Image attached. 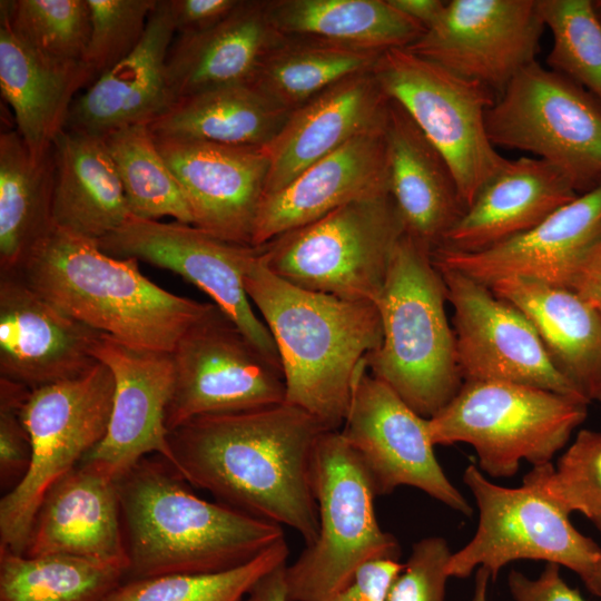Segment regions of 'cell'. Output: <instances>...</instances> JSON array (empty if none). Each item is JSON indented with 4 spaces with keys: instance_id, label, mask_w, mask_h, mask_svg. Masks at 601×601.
Instances as JSON below:
<instances>
[{
    "instance_id": "cell-4",
    "label": "cell",
    "mask_w": 601,
    "mask_h": 601,
    "mask_svg": "<svg viewBox=\"0 0 601 601\" xmlns=\"http://www.w3.org/2000/svg\"><path fill=\"white\" fill-rule=\"evenodd\" d=\"M136 258H118L97 240L56 225L17 269L41 297L90 328L137 348L171 353L211 307L147 278Z\"/></svg>"
},
{
    "instance_id": "cell-29",
    "label": "cell",
    "mask_w": 601,
    "mask_h": 601,
    "mask_svg": "<svg viewBox=\"0 0 601 601\" xmlns=\"http://www.w3.org/2000/svg\"><path fill=\"white\" fill-rule=\"evenodd\" d=\"M92 83L83 62L50 59L27 46L0 13V89L30 151L48 152L66 129L77 92Z\"/></svg>"
},
{
    "instance_id": "cell-36",
    "label": "cell",
    "mask_w": 601,
    "mask_h": 601,
    "mask_svg": "<svg viewBox=\"0 0 601 601\" xmlns=\"http://www.w3.org/2000/svg\"><path fill=\"white\" fill-rule=\"evenodd\" d=\"M126 569L69 555L26 556L0 544V601H104Z\"/></svg>"
},
{
    "instance_id": "cell-1",
    "label": "cell",
    "mask_w": 601,
    "mask_h": 601,
    "mask_svg": "<svg viewBox=\"0 0 601 601\" xmlns=\"http://www.w3.org/2000/svg\"><path fill=\"white\" fill-rule=\"evenodd\" d=\"M328 431L283 402L189 420L168 432L175 471L217 502L295 530L306 545L318 532L314 455Z\"/></svg>"
},
{
    "instance_id": "cell-44",
    "label": "cell",
    "mask_w": 601,
    "mask_h": 601,
    "mask_svg": "<svg viewBox=\"0 0 601 601\" xmlns=\"http://www.w3.org/2000/svg\"><path fill=\"white\" fill-rule=\"evenodd\" d=\"M31 390L0 377V482L6 493L26 476L31 462V442L21 417Z\"/></svg>"
},
{
    "instance_id": "cell-40",
    "label": "cell",
    "mask_w": 601,
    "mask_h": 601,
    "mask_svg": "<svg viewBox=\"0 0 601 601\" xmlns=\"http://www.w3.org/2000/svg\"><path fill=\"white\" fill-rule=\"evenodd\" d=\"M0 13L13 32L40 55L83 62L90 38L87 0H1Z\"/></svg>"
},
{
    "instance_id": "cell-37",
    "label": "cell",
    "mask_w": 601,
    "mask_h": 601,
    "mask_svg": "<svg viewBox=\"0 0 601 601\" xmlns=\"http://www.w3.org/2000/svg\"><path fill=\"white\" fill-rule=\"evenodd\" d=\"M116 166L131 216L171 217L193 225L185 195L157 148L148 125H132L102 137Z\"/></svg>"
},
{
    "instance_id": "cell-53",
    "label": "cell",
    "mask_w": 601,
    "mask_h": 601,
    "mask_svg": "<svg viewBox=\"0 0 601 601\" xmlns=\"http://www.w3.org/2000/svg\"><path fill=\"white\" fill-rule=\"evenodd\" d=\"M592 3L597 16L601 20V0H592Z\"/></svg>"
},
{
    "instance_id": "cell-11",
    "label": "cell",
    "mask_w": 601,
    "mask_h": 601,
    "mask_svg": "<svg viewBox=\"0 0 601 601\" xmlns=\"http://www.w3.org/2000/svg\"><path fill=\"white\" fill-rule=\"evenodd\" d=\"M491 142L558 168L578 195L601 186V105L581 86L542 67H524L486 112Z\"/></svg>"
},
{
    "instance_id": "cell-32",
    "label": "cell",
    "mask_w": 601,
    "mask_h": 601,
    "mask_svg": "<svg viewBox=\"0 0 601 601\" xmlns=\"http://www.w3.org/2000/svg\"><path fill=\"white\" fill-rule=\"evenodd\" d=\"M268 8L284 36L381 53L408 48L425 32L388 0H268Z\"/></svg>"
},
{
    "instance_id": "cell-45",
    "label": "cell",
    "mask_w": 601,
    "mask_h": 601,
    "mask_svg": "<svg viewBox=\"0 0 601 601\" xmlns=\"http://www.w3.org/2000/svg\"><path fill=\"white\" fill-rule=\"evenodd\" d=\"M403 565L390 559L367 562L345 588L323 601H387L388 590Z\"/></svg>"
},
{
    "instance_id": "cell-47",
    "label": "cell",
    "mask_w": 601,
    "mask_h": 601,
    "mask_svg": "<svg viewBox=\"0 0 601 601\" xmlns=\"http://www.w3.org/2000/svg\"><path fill=\"white\" fill-rule=\"evenodd\" d=\"M240 0H169L177 36L206 31L224 20Z\"/></svg>"
},
{
    "instance_id": "cell-14",
    "label": "cell",
    "mask_w": 601,
    "mask_h": 601,
    "mask_svg": "<svg viewBox=\"0 0 601 601\" xmlns=\"http://www.w3.org/2000/svg\"><path fill=\"white\" fill-rule=\"evenodd\" d=\"M98 244L110 256L146 262L197 286L282 368L274 338L255 314L244 285L246 273L264 252V245L230 243L194 225L134 216Z\"/></svg>"
},
{
    "instance_id": "cell-27",
    "label": "cell",
    "mask_w": 601,
    "mask_h": 601,
    "mask_svg": "<svg viewBox=\"0 0 601 601\" xmlns=\"http://www.w3.org/2000/svg\"><path fill=\"white\" fill-rule=\"evenodd\" d=\"M579 195L554 166L536 157L508 160L482 187L436 248L479 252L522 234Z\"/></svg>"
},
{
    "instance_id": "cell-21",
    "label": "cell",
    "mask_w": 601,
    "mask_h": 601,
    "mask_svg": "<svg viewBox=\"0 0 601 601\" xmlns=\"http://www.w3.org/2000/svg\"><path fill=\"white\" fill-rule=\"evenodd\" d=\"M601 235V186L579 195L533 228L479 252L435 248V267L487 286L519 278L568 288L579 263Z\"/></svg>"
},
{
    "instance_id": "cell-25",
    "label": "cell",
    "mask_w": 601,
    "mask_h": 601,
    "mask_svg": "<svg viewBox=\"0 0 601 601\" xmlns=\"http://www.w3.org/2000/svg\"><path fill=\"white\" fill-rule=\"evenodd\" d=\"M23 555H69L127 566L117 481L81 464L60 477L39 505Z\"/></svg>"
},
{
    "instance_id": "cell-7",
    "label": "cell",
    "mask_w": 601,
    "mask_h": 601,
    "mask_svg": "<svg viewBox=\"0 0 601 601\" xmlns=\"http://www.w3.org/2000/svg\"><path fill=\"white\" fill-rule=\"evenodd\" d=\"M588 404L524 384L465 381L427 426L434 445L470 444L482 472L506 477L523 460L550 463L585 420Z\"/></svg>"
},
{
    "instance_id": "cell-13",
    "label": "cell",
    "mask_w": 601,
    "mask_h": 601,
    "mask_svg": "<svg viewBox=\"0 0 601 601\" xmlns=\"http://www.w3.org/2000/svg\"><path fill=\"white\" fill-rule=\"evenodd\" d=\"M175 385L168 432L191 418L285 402L282 368L269 361L214 303L171 352Z\"/></svg>"
},
{
    "instance_id": "cell-18",
    "label": "cell",
    "mask_w": 601,
    "mask_h": 601,
    "mask_svg": "<svg viewBox=\"0 0 601 601\" xmlns=\"http://www.w3.org/2000/svg\"><path fill=\"white\" fill-rule=\"evenodd\" d=\"M93 356L112 373L114 404L105 437L79 464L112 481L149 453L174 466L165 424L175 385L171 353L132 347L101 333Z\"/></svg>"
},
{
    "instance_id": "cell-43",
    "label": "cell",
    "mask_w": 601,
    "mask_h": 601,
    "mask_svg": "<svg viewBox=\"0 0 601 601\" xmlns=\"http://www.w3.org/2000/svg\"><path fill=\"white\" fill-rule=\"evenodd\" d=\"M451 555L443 538L430 536L415 542L388 590L387 601H444Z\"/></svg>"
},
{
    "instance_id": "cell-23",
    "label": "cell",
    "mask_w": 601,
    "mask_h": 601,
    "mask_svg": "<svg viewBox=\"0 0 601 601\" xmlns=\"http://www.w3.org/2000/svg\"><path fill=\"white\" fill-rule=\"evenodd\" d=\"M175 33L169 0H157L140 43L77 96L66 129L105 137L165 114L176 104L166 72Z\"/></svg>"
},
{
    "instance_id": "cell-35",
    "label": "cell",
    "mask_w": 601,
    "mask_h": 601,
    "mask_svg": "<svg viewBox=\"0 0 601 601\" xmlns=\"http://www.w3.org/2000/svg\"><path fill=\"white\" fill-rule=\"evenodd\" d=\"M382 53L282 35L249 86L274 106L293 112L342 79L373 70Z\"/></svg>"
},
{
    "instance_id": "cell-16",
    "label": "cell",
    "mask_w": 601,
    "mask_h": 601,
    "mask_svg": "<svg viewBox=\"0 0 601 601\" xmlns=\"http://www.w3.org/2000/svg\"><path fill=\"white\" fill-rule=\"evenodd\" d=\"M436 268L454 309L453 331L463 382L524 384L587 402L554 368L522 311L486 284L453 269Z\"/></svg>"
},
{
    "instance_id": "cell-51",
    "label": "cell",
    "mask_w": 601,
    "mask_h": 601,
    "mask_svg": "<svg viewBox=\"0 0 601 601\" xmlns=\"http://www.w3.org/2000/svg\"><path fill=\"white\" fill-rule=\"evenodd\" d=\"M593 523L601 534V518ZM582 581L592 594L601 597V552L592 570Z\"/></svg>"
},
{
    "instance_id": "cell-20",
    "label": "cell",
    "mask_w": 601,
    "mask_h": 601,
    "mask_svg": "<svg viewBox=\"0 0 601 601\" xmlns=\"http://www.w3.org/2000/svg\"><path fill=\"white\" fill-rule=\"evenodd\" d=\"M101 333L36 293L14 272H0V377L28 388L75 378L98 361Z\"/></svg>"
},
{
    "instance_id": "cell-52",
    "label": "cell",
    "mask_w": 601,
    "mask_h": 601,
    "mask_svg": "<svg viewBox=\"0 0 601 601\" xmlns=\"http://www.w3.org/2000/svg\"><path fill=\"white\" fill-rule=\"evenodd\" d=\"M491 574L485 568H477L472 601H487V587Z\"/></svg>"
},
{
    "instance_id": "cell-49",
    "label": "cell",
    "mask_w": 601,
    "mask_h": 601,
    "mask_svg": "<svg viewBox=\"0 0 601 601\" xmlns=\"http://www.w3.org/2000/svg\"><path fill=\"white\" fill-rule=\"evenodd\" d=\"M388 2L425 31L436 23L446 4V1L442 0H388Z\"/></svg>"
},
{
    "instance_id": "cell-8",
    "label": "cell",
    "mask_w": 601,
    "mask_h": 601,
    "mask_svg": "<svg viewBox=\"0 0 601 601\" xmlns=\"http://www.w3.org/2000/svg\"><path fill=\"white\" fill-rule=\"evenodd\" d=\"M404 226L390 193L351 201L264 244L284 280L312 292L376 304Z\"/></svg>"
},
{
    "instance_id": "cell-39",
    "label": "cell",
    "mask_w": 601,
    "mask_h": 601,
    "mask_svg": "<svg viewBox=\"0 0 601 601\" xmlns=\"http://www.w3.org/2000/svg\"><path fill=\"white\" fill-rule=\"evenodd\" d=\"M553 45L550 69L585 89L601 105V20L592 0H538Z\"/></svg>"
},
{
    "instance_id": "cell-24",
    "label": "cell",
    "mask_w": 601,
    "mask_h": 601,
    "mask_svg": "<svg viewBox=\"0 0 601 601\" xmlns=\"http://www.w3.org/2000/svg\"><path fill=\"white\" fill-rule=\"evenodd\" d=\"M390 98L373 70L348 76L290 112L266 146L273 194L358 134L385 121Z\"/></svg>"
},
{
    "instance_id": "cell-33",
    "label": "cell",
    "mask_w": 601,
    "mask_h": 601,
    "mask_svg": "<svg viewBox=\"0 0 601 601\" xmlns=\"http://www.w3.org/2000/svg\"><path fill=\"white\" fill-rule=\"evenodd\" d=\"M289 115L249 85H236L179 99L148 128L156 138L266 147Z\"/></svg>"
},
{
    "instance_id": "cell-10",
    "label": "cell",
    "mask_w": 601,
    "mask_h": 601,
    "mask_svg": "<svg viewBox=\"0 0 601 601\" xmlns=\"http://www.w3.org/2000/svg\"><path fill=\"white\" fill-rule=\"evenodd\" d=\"M373 72L449 164L466 208L504 166L486 130L496 95L407 48L384 51Z\"/></svg>"
},
{
    "instance_id": "cell-46",
    "label": "cell",
    "mask_w": 601,
    "mask_h": 601,
    "mask_svg": "<svg viewBox=\"0 0 601 601\" xmlns=\"http://www.w3.org/2000/svg\"><path fill=\"white\" fill-rule=\"evenodd\" d=\"M508 585L514 601H587L579 590L565 583L560 565L553 562H548L536 579L511 571Z\"/></svg>"
},
{
    "instance_id": "cell-9",
    "label": "cell",
    "mask_w": 601,
    "mask_h": 601,
    "mask_svg": "<svg viewBox=\"0 0 601 601\" xmlns=\"http://www.w3.org/2000/svg\"><path fill=\"white\" fill-rule=\"evenodd\" d=\"M115 380L98 362L75 378L41 386L28 395L21 417L31 442V462L22 481L0 501V544L24 554L43 496L106 435Z\"/></svg>"
},
{
    "instance_id": "cell-15",
    "label": "cell",
    "mask_w": 601,
    "mask_h": 601,
    "mask_svg": "<svg viewBox=\"0 0 601 601\" xmlns=\"http://www.w3.org/2000/svg\"><path fill=\"white\" fill-rule=\"evenodd\" d=\"M427 424L428 418L368 373L365 359L339 431L365 466L377 495L408 485L470 516L472 508L435 456Z\"/></svg>"
},
{
    "instance_id": "cell-17",
    "label": "cell",
    "mask_w": 601,
    "mask_h": 601,
    "mask_svg": "<svg viewBox=\"0 0 601 601\" xmlns=\"http://www.w3.org/2000/svg\"><path fill=\"white\" fill-rule=\"evenodd\" d=\"M544 29L538 0H451L407 49L497 96L535 61Z\"/></svg>"
},
{
    "instance_id": "cell-38",
    "label": "cell",
    "mask_w": 601,
    "mask_h": 601,
    "mask_svg": "<svg viewBox=\"0 0 601 601\" xmlns=\"http://www.w3.org/2000/svg\"><path fill=\"white\" fill-rule=\"evenodd\" d=\"M288 554L284 538L235 569L125 580L104 601H242L262 577L286 563Z\"/></svg>"
},
{
    "instance_id": "cell-6",
    "label": "cell",
    "mask_w": 601,
    "mask_h": 601,
    "mask_svg": "<svg viewBox=\"0 0 601 601\" xmlns=\"http://www.w3.org/2000/svg\"><path fill=\"white\" fill-rule=\"evenodd\" d=\"M318 532L285 569L288 601H323L345 588L365 563L397 560L401 546L380 526L378 496L362 461L341 431L319 439L313 467Z\"/></svg>"
},
{
    "instance_id": "cell-42",
    "label": "cell",
    "mask_w": 601,
    "mask_h": 601,
    "mask_svg": "<svg viewBox=\"0 0 601 601\" xmlns=\"http://www.w3.org/2000/svg\"><path fill=\"white\" fill-rule=\"evenodd\" d=\"M157 0H87L90 38L83 63L92 82L140 43Z\"/></svg>"
},
{
    "instance_id": "cell-34",
    "label": "cell",
    "mask_w": 601,
    "mask_h": 601,
    "mask_svg": "<svg viewBox=\"0 0 601 601\" xmlns=\"http://www.w3.org/2000/svg\"><path fill=\"white\" fill-rule=\"evenodd\" d=\"M55 186L52 148L35 156L17 129L0 135V272L17 270L51 228Z\"/></svg>"
},
{
    "instance_id": "cell-48",
    "label": "cell",
    "mask_w": 601,
    "mask_h": 601,
    "mask_svg": "<svg viewBox=\"0 0 601 601\" xmlns=\"http://www.w3.org/2000/svg\"><path fill=\"white\" fill-rule=\"evenodd\" d=\"M569 289L601 317V235L575 268Z\"/></svg>"
},
{
    "instance_id": "cell-19",
    "label": "cell",
    "mask_w": 601,
    "mask_h": 601,
    "mask_svg": "<svg viewBox=\"0 0 601 601\" xmlns=\"http://www.w3.org/2000/svg\"><path fill=\"white\" fill-rule=\"evenodd\" d=\"M154 138L185 195L193 225L220 239L252 245L269 170L266 147Z\"/></svg>"
},
{
    "instance_id": "cell-50",
    "label": "cell",
    "mask_w": 601,
    "mask_h": 601,
    "mask_svg": "<svg viewBox=\"0 0 601 601\" xmlns=\"http://www.w3.org/2000/svg\"><path fill=\"white\" fill-rule=\"evenodd\" d=\"M286 563L262 577L242 601H288L285 581Z\"/></svg>"
},
{
    "instance_id": "cell-3",
    "label": "cell",
    "mask_w": 601,
    "mask_h": 601,
    "mask_svg": "<svg viewBox=\"0 0 601 601\" xmlns=\"http://www.w3.org/2000/svg\"><path fill=\"white\" fill-rule=\"evenodd\" d=\"M160 455L118 481L125 580L243 565L284 539L283 528L194 494Z\"/></svg>"
},
{
    "instance_id": "cell-28",
    "label": "cell",
    "mask_w": 601,
    "mask_h": 601,
    "mask_svg": "<svg viewBox=\"0 0 601 601\" xmlns=\"http://www.w3.org/2000/svg\"><path fill=\"white\" fill-rule=\"evenodd\" d=\"M280 37L268 0H240L213 28L177 36L166 60L167 80L176 102L216 88L249 85Z\"/></svg>"
},
{
    "instance_id": "cell-5",
    "label": "cell",
    "mask_w": 601,
    "mask_h": 601,
    "mask_svg": "<svg viewBox=\"0 0 601 601\" xmlns=\"http://www.w3.org/2000/svg\"><path fill=\"white\" fill-rule=\"evenodd\" d=\"M446 300L431 252L404 233L376 302L382 343L366 356V367L425 418L443 408L463 384Z\"/></svg>"
},
{
    "instance_id": "cell-31",
    "label": "cell",
    "mask_w": 601,
    "mask_h": 601,
    "mask_svg": "<svg viewBox=\"0 0 601 601\" xmlns=\"http://www.w3.org/2000/svg\"><path fill=\"white\" fill-rule=\"evenodd\" d=\"M53 225L100 240L131 216L102 137L65 129L53 141Z\"/></svg>"
},
{
    "instance_id": "cell-26",
    "label": "cell",
    "mask_w": 601,
    "mask_h": 601,
    "mask_svg": "<svg viewBox=\"0 0 601 601\" xmlns=\"http://www.w3.org/2000/svg\"><path fill=\"white\" fill-rule=\"evenodd\" d=\"M385 139L388 189L404 233L432 252L466 209L454 175L437 148L392 99Z\"/></svg>"
},
{
    "instance_id": "cell-30",
    "label": "cell",
    "mask_w": 601,
    "mask_h": 601,
    "mask_svg": "<svg viewBox=\"0 0 601 601\" xmlns=\"http://www.w3.org/2000/svg\"><path fill=\"white\" fill-rule=\"evenodd\" d=\"M531 321L559 374L587 401L601 403V317L575 293L534 280L492 284Z\"/></svg>"
},
{
    "instance_id": "cell-41",
    "label": "cell",
    "mask_w": 601,
    "mask_h": 601,
    "mask_svg": "<svg viewBox=\"0 0 601 601\" xmlns=\"http://www.w3.org/2000/svg\"><path fill=\"white\" fill-rule=\"evenodd\" d=\"M523 484L534 487L569 515L580 512L592 522L600 519L601 433L579 431L556 466L551 462L533 466Z\"/></svg>"
},
{
    "instance_id": "cell-12",
    "label": "cell",
    "mask_w": 601,
    "mask_h": 601,
    "mask_svg": "<svg viewBox=\"0 0 601 601\" xmlns=\"http://www.w3.org/2000/svg\"><path fill=\"white\" fill-rule=\"evenodd\" d=\"M463 482L472 492L479 523L471 541L447 563L449 577L466 578L485 568L491 580L518 560H536L563 565L583 580L598 560L601 546L570 522L569 514L534 487H504L489 481L471 463Z\"/></svg>"
},
{
    "instance_id": "cell-22",
    "label": "cell",
    "mask_w": 601,
    "mask_h": 601,
    "mask_svg": "<svg viewBox=\"0 0 601 601\" xmlns=\"http://www.w3.org/2000/svg\"><path fill=\"white\" fill-rule=\"evenodd\" d=\"M385 124L358 134L264 196L252 245L262 246L356 199L390 193Z\"/></svg>"
},
{
    "instance_id": "cell-2",
    "label": "cell",
    "mask_w": 601,
    "mask_h": 601,
    "mask_svg": "<svg viewBox=\"0 0 601 601\" xmlns=\"http://www.w3.org/2000/svg\"><path fill=\"white\" fill-rule=\"evenodd\" d=\"M263 254L250 265L244 285L274 338L285 402L308 412L328 431H339L357 373L382 343L378 308L297 287L272 273Z\"/></svg>"
}]
</instances>
